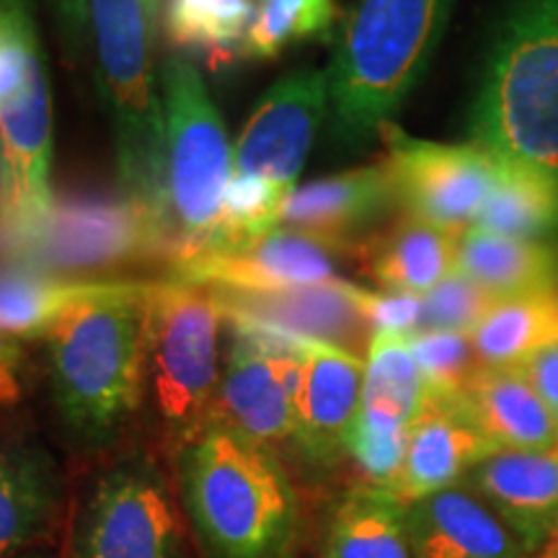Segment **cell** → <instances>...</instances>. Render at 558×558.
Returning <instances> with one entry per match:
<instances>
[{
    "mask_svg": "<svg viewBox=\"0 0 558 558\" xmlns=\"http://www.w3.org/2000/svg\"><path fill=\"white\" fill-rule=\"evenodd\" d=\"M153 284L109 282L70 305L45 337L54 407L83 442H107L143 401Z\"/></svg>",
    "mask_w": 558,
    "mask_h": 558,
    "instance_id": "6da1fadb",
    "label": "cell"
},
{
    "mask_svg": "<svg viewBox=\"0 0 558 558\" xmlns=\"http://www.w3.org/2000/svg\"><path fill=\"white\" fill-rule=\"evenodd\" d=\"M181 497L207 558H292L298 499L275 450L218 424L179 452Z\"/></svg>",
    "mask_w": 558,
    "mask_h": 558,
    "instance_id": "7a4b0ae2",
    "label": "cell"
},
{
    "mask_svg": "<svg viewBox=\"0 0 558 558\" xmlns=\"http://www.w3.org/2000/svg\"><path fill=\"white\" fill-rule=\"evenodd\" d=\"M471 143L558 184V0H514L501 19L471 109Z\"/></svg>",
    "mask_w": 558,
    "mask_h": 558,
    "instance_id": "3957f363",
    "label": "cell"
},
{
    "mask_svg": "<svg viewBox=\"0 0 558 558\" xmlns=\"http://www.w3.org/2000/svg\"><path fill=\"white\" fill-rule=\"evenodd\" d=\"M452 0H357L333 39L329 83L331 135L362 145L390 122L427 73Z\"/></svg>",
    "mask_w": 558,
    "mask_h": 558,
    "instance_id": "277c9868",
    "label": "cell"
},
{
    "mask_svg": "<svg viewBox=\"0 0 558 558\" xmlns=\"http://www.w3.org/2000/svg\"><path fill=\"white\" fill-rule=\"evenodd\" d=\"M163 86V181L156 215V256L171 269L197 259L220 226L235 173L233 145L199 70L171 58L160 70Z\"/></svg>",
    "mask_w": 558,
    "mask_h": 558,
    "instance_id": "5b68a950",
    "label": "cell"
},
{
    "mask_svg": "<svg viewBox=\"0 0 558 558\" xmlns=\"http://www.w3.org/2000/svg\"><path fill=\"white\" fill-rule=\"evenodd\" d=\"M52 94L32 0H0V218L29 246L54 202Z\"/></svg>",
    "mask_w": 558,
    "mask_h": 558,
    "instance_id": "8992f818",
    "label": "cell"
},
{
    "mask_svg": "<svg viewBox=\"0 0 558 558\" xmlns=\"http://www.w3.org/2000/svg\"><path fill=\"white\" fill-rule=\"evenodd\" d=\"M96 39V83L114 128L122 194L150 213L153 230L163 181V99L153 73V29L145 0H88Z\"/></svg>",
    "mask_w": 558,
    "mask_h": 558,
    "instance_id": "52a82bcc",
    "label": "cell"
},
{
    "mask_svg": "<svg viewBox=\"0 0 558 558\" xmlns=\"http://www.w3.org/2000/svg\"><path fill=\"white\" fill-rule=\"evenodd\" d=\"M222 311L213 290L166 279L150 292L145 390L166 442L181 452L213 422L222 380Z\"/></svg>",
    "mask_w": 558,
    "mask_h": 558,
    "instance_id": "ba28073f",
    "label": "cell"
},
{
    "mask_svg": "<svg viewBox=\"0 0 558 558\" xmlns=\"http://www.w3.org/2000/svg\"><path fill=\"white\" fill-rule=\"evenodd\" d=\"M226 318L233 341L209 424L275 450L295 432V337L246 318Z\"/></svg>",
    "mask_w": 558,
    "mask_h": 558,
    "instance_id": "9c48e42d",
    "label": "cell"
},
{
    "mask_svg": "<svg viewBox=\"0 0 558 558\" xmlns=\"http://www.w3.org/2000/svg\"><path fill=\"white\" fill-rule=\"evenodd\" d=\"M75 541V558H179L177 507L156 465H111L90 488Z\"/></svg>",
    "mask_w": 558,
    "mask_h": 558,
    "instance_id": "30bf717a",
    "label": "cell"
},
{
    "mask_svg": "<svg viewBox=\"0 0 558 558\" xmlns=\"http://www.w3.org/2000/svg\"><path fill=\"white\" fill-rule=\"evenodd\" d=\"M388 156L383 163L393 181L396 202L407 215L463 233L476 226L499 179V163L476 145H439L411 137L386 122L380 128Z\"/></svg>",
    "mask_w": 558,
    "mask_h": 558,
    "instance_id": "8fae6325",
    "label": "cell"
},
{
    "mask_svg": "<svg viewBox=\"0 0 558 558\" xmlns=\"http://www.w3.org/2000/svg\"><path fill=\"white\" fill-rule=\"evenodd\" d=\"M329 111L326 70H298L277 81L251 111L235 143V173L262 179L284 192L295 181L313 148L320 122Z\"/></svg>",
    "mask_w": 558,
    "mask_h": 558,
    "instance_id": "7c38bea8",
    "label": "cell"
},
{
    "mask_svg": "<svg viewBox=\"0 0 558 558\" xmlns=\"http://www.w3.org/2000/svg\"><path fill=\"white\" fill-rule=\"evenodd\" d=\"M24 251L47 271L109 267L140 254L156 256V230L148 209L128 194L73 197L52 202L45 228Z\"/></svg>",
    "mask_w": 558,
    "mask_h": 558,
    "instance_id": "4fadbf2b",
    "label": "cell"
},
{
    "mask_svg": "<svg viewBox=\"0 0 558 558\" xmlns=\"http://www.w3.org/2000/svg\"><path fill=\"white\" fill-rule=\"evenodd\" d=\"M352 256L290 228H277L262 241L228 254L199 256L173 269L171 279L207 290L228 292H277L326 284L337 275V259Z\"/></svg>",
    "mask_w": 558,
    "mask_h": 558,
    "instance_id": "5bb4252c",
    "label": "cell"
},
{
    "mask_svg": "<svg viewBox=\"0 0 558 558\" xmlns=\"http://www.w3.org/2000/svg\"><path fill=\"white\" fill-rule=\"evenodd\" d=\"M298 390L292 439L316 465L347 456V439L360 416L365 360L324 341L295 337Z\"/></svg>",
    "mask_w": 558,
    "mask_h": 558,
    "instance_id": "9a60e30c",
    "label": "cell"
},
{
    "mask_svg": "<svg viewBox=\"0 0 558 558\" xmlns=\"http://www.w3.org/2000/svg\"><path fill=\"white\" fill-rule=\"evenodd\" d=\"M222 316L246 318L300 339L324 341L365 360L373 344V324L362 311V288L333 279L311 288L277 292L213 290Z\"/></svg>",
    "mask_w": 558,
    "mask_h": 558,
    "instance_id": "2e32d148",
    "label": "cell"
},
{
    "mask_svg": "<svg viewBox=\"0 0 558 558\" xmlns=\"http://www.w3.org/2000/svg\"><path fill=\"white\" fill-rule=\"evenodd\" d=\"M460 486L471 488L530 556L558 538V442L541 450H497Z\"/></svg>",
    "mask_w": 558,
    "mask_h": 558,
    "instance_id": "e0dca14e",
    "label": "cell"
},
{
    "mask_svg": "<svg viewBox=\"0 0 558 558\" xmlns=\"http://www.w3.org/2000/svg\"><path fill=\"white\" fill-rule=\"evenodd\" d=\"M393 205L399 202L386 163H375L300 186L284 202L279 228L298 230L354 256L362 233Z\"/></svg>",
    "mask_w": 558,
    "mask_h": 558,
    "instance_id": "ac0fdd59",
    "label": "cell"
},
{
    "mask_svg": "<svg viewBox=\"0 0 558 558\" xmlns=\"http://www.w3.org/2000/svg\"><path fill=\"white\" fill-rule=\"evenodd\" d=\"M497 450L456 407L424 401L422 414L409 427L401 473L388 492L403 505L432 497L460 486V481Z\"/></svg>",
    "mask_w": 558,
    "mask_h": 558,
    "instance_id": "d6986e66",
    "label": "cell"
},
{
    "mask_svg": "<svg viewBox=\"0 0 558 558\" xmlns=\"http://www.w3.org/2000/svg\"><path fill=\"white\" fill-rule=\"evenodd\" d=\"M407 520L414 558H530L518 535L465 486L411 501Z\"/></svg>",
    "mask_w": 558,
    "mask_h": 558,
    "instance_id": "ffe728a7",
    "label": "cell"
},
{
    "mask_svg": "<svg viewBox=\"0 0 558 558\" xmlns=\"http://www.w3.org/2000/svg\"><path fill=\"white\" fill-rule=\"evenodd\" d=\"M499 450H541L558 442V424L525 367H481L452 403Z\"/></svg>",
    "mask_w": 558,
    "mask_h": 558,
    "instance_id": "44dd1931",
    "label": "cell"
},
{
    "mask_svg": "<svg viewBox=\"0 0 558 558\" xmlns=\"http://www.w3.org/2000/svg\"><path fill=\"white\" fill-rule=\"evenodd\" d=\"M456 254L458 233L403 215L393 226L362 241L354 259L362 262L367 277L386 292L427 295L456 269Z\"/></svg>",
    "mask_w": 558,
    "mask_h": 558,
    "instance_id": "7402d4cb",
    "label": "cell"
},
{
    "mask_svg": "<svg viewBox=\"0 0 558 558\" xmlns=\"http://www.w3.org/2000/svg\"><path fill=\"white\" fill-rule=\"evenodd\" d=\"M60 484L45 448L24 439L0 445V558L26 554L58 512Z\"/></svg>",
    "mask_w": 558,
    "mask_h": 558,
    "instance_id": "603a6c76",
    "label": "cell"
},
{
    "mask_svg": "<svg viewBox=\"0 0 558 558\" xmlns=\"http://www.w3.org/2000/svg\"><path fill=\"white\" fill-rule=\"evenodd\" d=\"M456 269L494 300L558 288V241L507 239L471 226L458 235Z\"/></svg>",
    "mask_w": 558,
    "mask_h": 558,
    "instance_id": "cb8c5ba5",
    "label": "cell"
},
{
    "mask_svg": "<svg viewBox=\"0 0 558 558\" xmlns=\"http://www.w3.org/2000/svg\"><path fill=\"white\" fill-rule=\"evenodd\" d=\"M424 401L427 386L409 347V337L375 333L365 362L360 416L354 424L378 435H409Z\"/></svg>",
    "mask_w": 558,
    "mask_h": 558,
    "instance_id": "d4e9b609",
    "label": "cell"
},
{
    "mask_svg": "<svg viewBox=\"0 0 558 558\" xmlns=\"http://www.w3.org/2000/svg\"><path fill=\"white\" fill-rule=\"evenodd\" d=\"M324 558H414L407 505L375 484L349 488L331 512Z\"/></svg>",
    "mask_w": 558,
    "mask_h": 558,
    "instance_id": "484cf974",
    "label": "cell"
},
{
    "mask_svg": "<svg viewBox=\"0 0 558 558\" xmlns=\"http://www.w3.org/2000/svg\"><path fill=\"white\" fill-rule=\"evenodd\" d=\"M471 341L484 367L525 365L558 344V288L494 300Z\"/></svg>",
    "mask_w": 558,
    "mask_h": 558,
    "instance_id": "4316f807",
    "label": "cell"
},
{
    "mask_svg": "<svg viewBox=\"0 0 558 558\" xmlns=\"http://www.w3.org/2000/svg\"><path fill=\"white\" fill-rule=\"evenodd\" d=\"M101 279H68L32 262L0 264V331L45 339L70 305L107 290Z\"/></svg>",
    "mask_w": 558,
    "mask_h": 558,
    "instance_id": "83f0119b",
    "label": "cell"
},
{
    "mask_svg": "<svg viewBox=\"0 0 558 558\" xmlns=\"http://www.w3.org/2000/svg\"><path fill=\"white\" fill-rule=\"evenodd\" d=\"M476 228L507 239L556 241L558 184L520 166L499 163V179L481 209Z\"/></svg>",
    "mask_w": 558,
    "mask_h": 558,
    "instance_id": "f1b7e54d",
    "label": "cell"
},
{
    "mask_svg": "<svg viewBox=\"0 0 558 558\" xmlns=\"http://www.w3.org/2000/svg\"><path fill=\"white\" fill-rule=\"evenodd\" d=\"M254 11V0H169L163 29L179 50L220 58L246 39Z\"/></svg>",
    "mask_w": 558,
    "mask_h": 558,
    "instance_id": "f546056e",
    "label": "cell"
},
{
    "mask_svg": "<svg viewBox=\"0 0 558 558\" xmlns=\"http://www.w3.org/2000/svg\"><path fill=\"white\" fill-rule=\"evenodd\" d=\"M290 194L292 192L279 190V186L267 184L262 179L233 173L226 205H222L220 226L202 256L228 254V251H239L262 241L264 235L279 228V218H282L284 202H288Z\"/></svg>",
    "mask_w": 558,
    "mask_h": 558,
    "instance_id": "4dcf8cb0",
    "label": "cell"
},
{
    "mask_svg": "<svg viewBox=\"0 0 558 558\" xmlns=\"http://www.w3.org/2000/svg\"><path fill=\"white\" fill-rule=\"evenodd\" d=\"M333 16V0H256L243 52L248 58L275 60L290 45L331 32Z\"/></svg>",
    "mask_w": 558,
    "mask_h": 558,
    "instance_id": "1f68e13d",
    "label": "cell"
},
{
    "mask_svg": "<svg viewBox=\"0 0 558 558\" xmlns=\"http://www.w3.org/2000/svg\"><path fill=\"white\" fill-rule=\"evenodd\" d=\"M409 347L414 352L418 369H422L424 386H427V401L442 403V407H452V403L463 399L471 380L484 367L476 357L471 333H411Z\"/></svg>",
    "mask_w": 558,
    "mask_h": 558,
    "instance_id": "d6a6232c",
    "label": "cell"
},
{
    "mask_svg": "<svg viewBox=\"0 0 558 558\" xmlns=\"http://www.w3.org/2000/svg\"><path fill=\"white\" fill-rule=\"evenodd\" d=\"M494 305V298L465 277L463 271L452 269L448 277L439 279L427 295H422V318L418 329L422 331H452L471 333Z\"/></svg>",
    "mask_w": 558,
    "mask_h": 558,
    "instance_id": "836d02e7",
    "label": "cell"
},
{
    "mask_svg": "<svg viewBox=\"0 0 558 558\" xmlns=\"http://www.w3.org/2000/svg\"><path fill=\"white\" fill-rule=\"evenodd\" d=\"M362 311L375 333H401L411 337L422 318V295L411 292H369L362 288Z\"/></svg>",
    "mask_w": 558,
    "mask_h": 558,
    "instance_id": "e575fe53",
    "label": "cell"
},
{
    "mask_svg": "<svg viewBox=\"0 0 558 558\" xmlns=\"http://www.w3.org/2000/svg\"><path fill=\"white\" fill-rule=\"evenodd\" d=\"M24 344L0 331V407H16L24 396Z\"/></svg>",
    "mask_w": 558,
    "mask_h": 558,
    "instance_id": "d590c367",
    "label": "cell"
},
{
    "mask_svg": "<svg viewBox=\"0 0 558 558\" xmlns=\"http://www.w3.org/2000/svg\"><path fill=\"white\" fill-rule=\"evenodd\" d=\"M522 367H525L535 390H538L541 399L546 401L548 411L554 414L558 424V344L543 349V352L530 357Z\"/></svg>",
    "mask_w": 558,
    "mask_h": 558,
    "instance_id": "8d00e7d4",
    "label": "cell"
},
{
    "mask_svg": "<svg viewBox=\"0 0 558 558\" xmlns=\"http://www.w3.org/2000/svg\"><path fill=\"white\" fill-rule=\"evenodd\" d=\"M50 3L58 13L62 41H65L70 58H78L88 32V0H50Z\"/></svg>",
    "mask_w": 558,
    "mask_h": 558,
    "instance_id": "74e56055",
    "label": "cell"
},
{
    "mask_svg": "<svg viewBox=\"0 0 558 558\" xmlns=\"http://www.w3.org/2000/svg\"><path fill=\"white\" fill-rule=\"evenodd\" d=\"M160 5H163V0H145V11H148V19H150L153 29H158V16H160Z\"/></svg>",
    "mask_w": 558,
    "mask_h": 558,
    "instance_id": "f35d334b",
    "label": "cell"
},
{
    "mask_svg": "<svg viewBox=\"0 0 558 558\" xmlns=\"http://www.w3.org/2000/svg\"><path fill=\"white\" fill-rule=\"evenodd\" d=\"M535 558H558V538H556V541H550V543H548V546H546V548H543V550H541V554H538V556H535Z\"/></svg>",
    "mask_w": 558,
    "mask_h": 558,
    "instance_id": "ab89813d",
    "label": "cell"
},
{
    "mask_svg": "<svg viewBox=\"0 0 558 558\" xmlns=\"http://www.w3.org/2000/svg\"><path fill=\"white\" fill-rule=\"evenodd\" d=\"M16 558H47V556L45 554H21Z\"/></svg>",
    "mask_w": 558,
    "mask_h": 558,
    "instance_id": "60d3db41",
    "label": "cell"
},
{
    "mask_svg": "<svg viewBox=\"0 0 558 558\" xmlns=\"http://www.w3.org/2000/svg\"><path fill=\"white\" fill-rule=\"evenodd\" d=\"M530 558H535V556H530Z\"/></svg>",
    "mask_w": 558,
    "mask_h": 558,
    "instance_id": "b9f144b4",
    "label": "cell"
}]
</instances>
